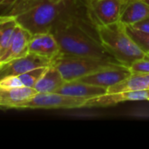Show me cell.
I'll return each mask as SVG.
<instances>
[{
  "instance_id": "1",
  "label": "cell",
  "mask_w": 149,
  "mask_h": 149,
  "mask_svg": "<svg viewBox=\"0 0 149 149\" xmlns=\"http://www.w3.org/2000/svg\"><path fill=\"white\" fill-rule=\"evenodd\" d=\"M51 32L57 39L63 54L117 61L107 52L99 37L93 36L79 21L58 20Z\"/></svg>"
},
{
  "instance_id": "2",
  "label": "cell",
  "mask_w": 149,
  "mask_h": 149,
  "mask_svg": "<svg viewBox=\"0 0 149 149\" xmlns=\"http://www.w3.org/2000/svg\"><path fill=\"white\" fill-rule=\"evenodd\" d=\"M96 30L101 45L121 65L129 67L136 60L146 58L147 53L133 39L122 22L96 26Z\"/></svg>"
},
{
  "instance_id": "3",
  "label": "cell",
  "mask_w": 149,
  "mask_h": 149,
  "mask_svg": "<svg viewBox=\"0 0 149 149\" xmlns=\"http://www.w3.org/2000/svg\"><path fill=\"white\" fill-rule=\"evenodd\" d=\"M61 10L62 3L50 0H27L16 8L12 16L18 25L34 35L51 31Z\"/></svg>"
},
{
  "instance_id": "4",
  "label": "cell",
  "mask_w": 149,
  "mask_h": 149,
  "mask_svg": "<svg viewBox=\"0 0 149 149\" xmlns=\"http://www.w3.org/2000/svg\"><path fill=\"white\" fill-rule=\"evenodd\" d=\"M116 64L120 63L115 60L73 56L63 53H60L52 62V65L58 70L65 82L79 79L94 72Z\"/></svg>"
},
{
  "instance_id": "5",
  "label": "cell",
  "mask_w": 149,
  "mask_h": 149,
  "mask_svg": "<svg viewBox=\"0 0 149 149\" xmlns=\"http://www.w3.org/2000/svg\"><path fill=\"white\" fill-rule=\"evenodd\" d=\"M87 99L69 96L58 93H37L28 102L23 109H75L83 108Z\"/></svg>"
},
{
  "instance_id": "6",
  "label": "cell",
  "mask_w": 149,
  "mask_h": 149,
  "mask_svg": "<svg viewBox=\"0 0 149 149\" xmlns=\"http://www.w3.org/2000/svg\"><path fill=\"white\" fill-rule=\"evenodd\" d=\"M123 0H96L87 4L90 17L96 26L120 21L125 5Z\"/></svg>"
},
{
  "instance_id": "7",
  "label": "cell",
  "mask_w": 149,
  "mask_h": 149,
  "mask_svg": "<svg viewBox=\"0 0 149 149\" xmlns=\"http://www.w3.org/2000/svg\"><path fill=\"white\" fill-rule=\"evenodd\" d=\"M133 72L128 66L121 64H116L105 67L89 75H86L79 80L85 83L108 88L120 82H122L131 77Z\"/></svg>"
},
{
  "instance_id": "8",
  "label": "cell",
  "mask_w": 149,
  "mask_h": 149,
  "mask_svg": "<svg viewBox=\"0 0 149 149\" xmlns=\"http://www.w3.org/2000/svg\"><path fill=\"white\" fill-rule=\"evenodd\" d=\"M149 101V90L123 91L107 93L105 94L88 99L83 107H107L127 101Z\"/></svg>"
},
{
  "instance_id": "9",
  "label": "cell",
  "mask_w": 149,
  "mask_h": 149,
  "mask_svg": "<svg viewBox=\"0 0 149 149\" xmlns=\"http://www.w3.org/2000/svg\"><path fill=\"white\" fill-rule=\"evenodd\" d=\"M52 62L51 59L29 52L25 56L0 65V78L10 75L18 76L38 67L49 66Z\"/></svg>"
},
{
  "instance_id": "10",
  "label": "cell",
  "mask_w": 149,
  "mask_h": 149,
  "mask_svg": "<svg viewBox=\"0 0 149 149\" xmlns=\"http://www.w3.org/2000/svg\"><path fill=\"white\" fill-rule=\"evenodd\" d=\"M29 52L52 61L61 53V51L54 35L49 31L31 36L29 44Z\"/></svg>"
},
{
  "instance_id": "11",
  "label": "cell",
  "mask_w": 149,
  "mask_h": 149,
  "mask_svg": "<svg viewBox=\"0 0 149 149\" xmlns=\"http://www.w3.org/2000/svg\"><path fill=\"white\" fill-rule=\"evenodd\" d=\"M37 93L34 88L27 86H19L10 89L0 88V107L23 109L24 105Z\"/></svg>"
},
{
  "instance_id": "12",
  "label": "cell",
  "mask_w": 149,
  "mask_h": 149,
  "mask_svg": "<svg viewBox=\"0 0 149 149\" xmlns=\"http://www.w3.org/2000/svg\"><path fill=\"white\" fill-rule=\"evenodd\" d=\"M56 93L73 97L85 98L88 100L107 93V89L105 87L90 85L79 79H76L65 82Z\"/></svg>"
},
{
  "instance_id": "13",
  "label": "cell",
  "mask_w": 149,
  "mask_h": 149,
  "mask_svg": "<svg viewBox=\"0 0 149 149\" xmlns=\"http://www.w3.org/2000/svg\"><path fill=\"white\" fill-rule=\"evenodd\" d=\"M31 34L25 30L24 28L17 25L15 36L12 39V42L4 54L1 58V64L7 63L12 59L21 58L29 53V44L31 38Z\"/></svg>"
},
{
  "instance_id": "14",
  "label": "cell",
  "mask_w": 149,
  "mask_h": 149,
  "mask_svg": "<svg viewBox=\"0 0 149 149\" xmlns=\"http://www.w3.org/2000/svg\"><path fill=\"white\" fill-rule=\"evenodd\" d=\"M149 18V5L141 0H131L126 3L120 21L126 25H134Z\"/></svg>"
},
{
  "instance_id": "15",
  "label": "cell",
  "mask_w": 149,
  "mask_h": 149,
  "mask_svg": "<svg viewBox=\"0 0 149 149\" xmlns=\"http://www.w3.org/2000/svg\"><path fill=\"white\" fill-rule=\"evenodd\" d=\"M65 83L61 73L52 65H49L34 86L38 93H56Z\"/></svg>"
},
{
  "instance_id": "16",
  "label": "cell",
  "mask_w": 149,
  "mask_h": 149,
  "mask_svg": "<svg viewBox=\"0 0 149 149\" xmlns=\"http://www.w3.org/2000/svg\"><path fill=\"white\" fill-rule=\"evenodd\" d=\"M17 23L12 15L0 17V54L1 58L8 51L15 36Z\"/></svg>"
},
{
  "instance_id": "17",
  "label": "cell",
  "mask_w": 149,
  "mask_h": 149,
  "mask_svg": "<svg viewBox=\"0 0 149 149\" xmlns=\"http://www.w3.org/2000/svg\"><path fill=\"white\" fill-rule=\"evenodd\" d=\"M135 90H149V73L132 74V76L126 80L108 87L107 93Z\"/></svg>"
},
{
  "instance_id": "18",
  "label": "cell",
  "mask_w": 149,
  "mask_h": 149,
  "mask_svg": "<svg viewBox=\"0 0 149 149\" xmlns=\"http://www.w3.org/2000/svg\"><path fill=\"white\" fill-rule=\"evenodd\" d=\"M48 66H43V67H38L33 70H31L25 73H23L21 75H18V79L22 84L23 86L31 87L34 88L35 85L38 81V79L42 77L44 72H45L46 68Z\"/></svg>"
},
{
  "instance_id": "19",
  "label": "cell",
  "mask_w": 149,
  "mask_h": 149,
  "mask_svg": "<svg viewBox=\"0 0 149 149\" xmlns=\"http://www.w3.org/2000/svg\"><path fill=\"white\" fill-rule=\"evenodd\" d=\"M127 29L133 39L138 44V45L147 53L149 52V33L141 31L132 26L127 25Z\"/></svg>"
},
{
  "instance_id": "20",
  "label": "cell",
  "mask_w": 149,
  "mask_h": 149,
  "mask_svg": "<svg viewBox=\"0 0 149 149\" xmlns=\"http://www.w3.org/2000/svg\"><path fill=\"white\" fill-rule=\"evenodd\" d=\"M133 74H145L149 73V58H144L136 60L129 66Z\"/></svg>"
},
{
  "instance_id": "21",
  "label": "cell",
  "mask_w": 149,
  "mask_h": 149,
  "mask_svg": "<svg viewBox=\"0 0 149 149\" xmlns=\"http://www.w3.org/2000/svg\"><path fill=\"white\" fill-rule=\"evenodd\" d=\"M23 86L17 76H5L0 78V88L1 89H10L14 87Z\"/></svg>"
},
{
  "instance_id": "22",
  "label": "cell",
  "mask_w": 149,
  "mask_h": 149,
  "mask_svg": "<svg viewBox=\"0 0 149 149\" xmlns=\"http://www.w3.org/2000/svg\"><path fill=\"white\" fill-rule=\"evenodd\" d=\"M128 26H132L133 28H135L141 31L149 33V18L143 20V21H141L137 24H134V25H128Z\"/></svg>"
},
{
  "instance_id": "23",
  "label": "cell",
  "mask_w": 149,
  "mask_h": 149,
  "mask_svg": "<svg viewBox=\"0 0 149 149\" xmlns=\"http://www.w3.org/2000/svg\"><path fill=\"white\" fill-rule=\"evenodd\" d=\"M50 1H52V3H62L65 0H50Z\"/></svg>"
},
{
  "instance_id": "24",
  "label": "cell",
  "mask_w": 149,
  "mask_h": 149,
  "mask_svg": "<svg viewBox=\"0 0 149 149\" xmlns=\"http://www.w3.org/2000/svg\"><path fill=\"white\" fill-rule=\"evenodd\" d=\"M86 1V4H90V3H92L93 2H94V1H96V0H85Z\"/></svg>"
},
{
  "instance_id": "25",
  "label": "cell",
  "mask_w": 149,
  "mask_h": 149,
  "mask_svg": "<svg viewBox=\"0 0 149 149\" xmlns=\"http://www.w3.org/2000/svg\"><path fill=\"white\" fill-rule=\"evenodd\" d=\"M141 1H143L144 3H146L147 4H148L149 5V0H141Z\"/></svg>"
},
{
  "instance_id": "26",
  "label": "cell",
  "mask_w": 149,
  "mask_h": 149,
  "mask_svg": "<svg viewBox=\"0 0 149 149\" xmlns=\"http://www.w3.org/2000/svg\"><path fill=\"white\" fill-rule=\"evenodd\" d=\"M146 58H149V52H147V55H146Z\"/></svg>"
},
{
  "instance_id": "27",
  "label": "cell",
  "mask_w": 149,
  "mask_h": 149,
  "mask_svg": "<svg viewBox=\"0 0 149 149\" xmlns=\"http://www.w3.org/2000/svg\"><path fill=\"white\" fill-rule=\"evenodd\" d=\"M123 1H124L125 3H128V2H129V1H131V0H123Z\"/></svg>"
},
{
  "instance_id": "28",
  "label": "cell",
  "mask_w": 149,
  "mask_h": 149,
  "mask_svg": "<svg viewBox=\"0 0 149 149\" xmlns=\"http://www.w3.org/2000/svg\"><path fill=\"white\" fill-rule=\"evenodd\" d=\"M0 64H1V54H0Z\"/></svg>"
}]
</instances>
